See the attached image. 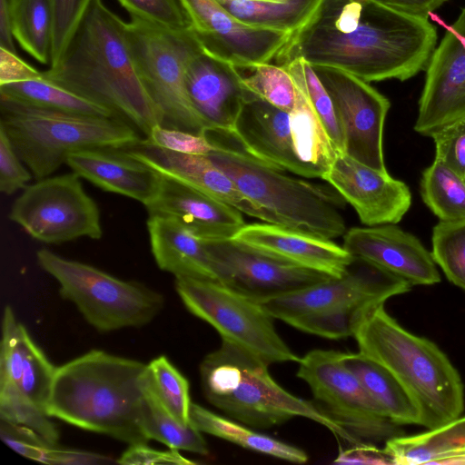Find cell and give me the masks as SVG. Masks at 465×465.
Instances as JSON below:
<instances>
[{
  "label": "cell",
  "instance_id": "1",
  "mask_svg": "<svg viewBox=\"0 0 465 465\" xmlns=\"http://www.w3.org/2000/svg\"><path fill=\"white\" fill-rule=\"evenodd\" d=\"M436 43L437 31L428 18L375 0H319L274 60L282 65L302 58L368 83L405 81L427 67Z\"/></svg>",
  "mask_w": 465,
  "mask_h": 465
},
{
  "label": "cell",
  "instance_id": "2",
  "mask_svg": "<svg viewBox=\"0 0 465 465\" xmlns=\"http://www.w3.org/2000/svg\"><path fill=\"white\" fill-rule=\"evenodd\" d=\"M45 78L114 111L145 135L162 125L134 57L127 23L103 0H92L59 62Z\"/></svg>",
  "mask_w": 465,
  "mask_h": 465
},
{
  "label": "cell",
  "instance_id": "3",
  "mask_svg": "<svg viewBox=\"0 0 465 465\" xmlns=\"http://www.w3.org/2000/svg\"><path fill=\"white\" fill-rule=\"evenodd\" d=\"M146 368L136 360L91 350L55 368L45 412L128 445L147 443L143 422Z\"/></svg>",
  "mask_w": 465,
  "mask_h": 465
},
{
  "label": "cell",
  "instance_id": "4",
  "mask_svg": "<svg viewBox=\"0 0 465 465\" xmlns=\"http://www.w3.org/2000/svg\"><path fill=\"white\" fill-rule=\"evenodd\" d=\"M353 337L359 352L386 368L407 389L429 430L461 416L464 386L447 355L431 341L400 325L384 303L369 310Z\"/></svg>",
  "mask_w": 465,
  "mask_h": 465
},
{
  "label": "cell",
  "instance_id": "5",
  "mask_svg": "<svg viewBox=\"0 0 465 465\" xmlns=\"http://www.w3.org/2000/svg\"><path fill=\"white\" fill-rule=\"evenodd\" d=\"M205 136L214 147L206 156L266 213L269 223L329 240L346 232L340 200L331 190L265 164L230 133L207 131Z\"/></svg>",
  "mask_w": 465,
  "mask_h": 465
},
{
  "label": "cell",
  "instance_id": "6",
  "mask_svg": "<svg viewBox=\"0 0 465 465\" xmlns=\"http://www.w3.org/2000/svg\"><path fill=\"white\" fill-rule=\"evenodd\" d=\"M199 370L206 400L245 425L269 429L303 417L351 445L361 443L315 403L281 387L266 363L228 341L222 340L220 347L203 358Z\"/></svg>",
  "mask_w": 465,
  "mask_h": 465
},
{
  "label": "cell",
  "instance_id": "7",
  "mask_svg": "<svg viewBox=\"0 0 465 465\" xmlns=\"http://www.w3.org/2000/svg\"><path fill=\"white\" fill-rule=\"evenodd\" d=\"M411 284L371 262L354 258L341 278H331L261 304L274 319L329 339L353 336L362 316Z\"/></svg>",
  "mask_w": 465,
  "mask_h": 465
},
{
  "label": "cell",
  "instance_id": "8",
  "mask_svg": "<svg viewBox=\"0 0 465 465\" xmlns=\"http://www.w3.org/2000/svg\"><path fill=\"white\" fill-rule=\"evenodd\" d=\"M0 126L33 176H50L74 152L122 149L141 138L120 117L68 114L0 99Z\"/></svg>",
  "mask_w": 465,
  "mask_h": 465
},
{
  "label": "cell",
  "instance_id": "9",
  "mask_svg": "<svg viewBox=\"0 0 465 465\" xmlns=\"http://www.w3.org/2000/svg\"><path fill=\"white\" fill-rule=\"evenodd\" d=\"M36 260L59 283L63 299L73 302L100 332L144 326L163 308V296L140 282L118 279L46 248L37 251Z\"/></svg>",
  "mask_w": 465,
  "mask_h": 465
},
{
  "label": "cell",
  "instance_id": "10",
  "mask_svg": "<svg viewBox=\"0 0 465 465\" xmlns=\"http://www.w3.org/2000/svg\"><path fill=\"white\" fill-rule=\"evenodd\" d=\"M127 33L140 76L157 108L162 126L204 134L207 125L189 96L185 71L200 45L191 29L172 31L130 16Z\"/></svg>",
  "mask_w": 465,
  "mask_h": 465
},
{
  "label": "cell",
  "instance_id": "11",
  "mask_svg": "<svg viewBox=\"0 0 465 465\" xmlns=\"http://www.w3.org/2000/svg\"><path fill=\"white\" fill-rule=\"evenodd\" d=\"M174 286L186 309L208 322L228 341L267 365L299 362L280 337L273 317L257 302L242 296L216 281L175 277Z\"/></svg>",
  "mask_w": 465,
  "mask_h": 465
},
{
  "label": "cell",
  "instance_id": "12",
  "mask_svg": "<svg viewBox=\"0 0 465 465\" xmlns=\"http://www.w3.org/2000/svg\"><path fill=\"white\" fill-rule=\"evenodd\" d=\"M298 363L297 376L309 385L317 407L359 442L375 444L404 434L344 365L341 351L313 350Z\"/></svg>",
  "mask_w": 465,
  "mask_h": 465
},
{
  "label": "cell",
  "instance_id": "13",
  "mask_svg": "<svg viewBox=\"0 0 465 465\" xmlns=\"http://www.w3.org/2000/svg\"><path fill=\"white\" fill-rule=\"evenodd\" d=\"M9 219L32 238L48 244L103 236L98 205L74 172L27 185L12 203Z\"/></svg>",
  "mask_w": 465,
  "mask_h": 465
},
{
  "label": "cell",
  "instance_id": "14",
  "mask_svg": "<svg viewBox=\"0 0 465 465\" xmlns=\"http://www.w3.org/2000/svg\"><path fill=\"white\" fill-rule=\"evenodd\" d=\"M332 102L344 142V153L382 173L383 128L389 99L368 82L343 70L312 65Z\"/></svg>",
  "mask_w": 465,
  "mask_h": 465
},
{
  "label": "cell",
  "instance_id": "15",
  "mask_svg": "<svg viewBox=\"0 0 465 465\" xmlns=\"http://www.w3.org/2000/svg\"><path fill=\"white\" fill-rule=\"evenodd\" d=\"M203 242L216 282L259 303L332 278L275 259L232 238Z\"/></svg>",
  "mask_w": 465,
  "mask_h": 465
},
{
  "label": "cell",
  "instance_id": "16",
  "mask_svg": "<svg viewBox=\"0 0 465 465\" xmlns=\"http://www.w3.org/2000/svg\"><path fill=\"white\" fill-rule=\"evenodd\" d=\"M201 48L232 65L270 63L292 33L246 25L217 0H179Z\"/></svg>",
  "mask_w": 465,
  "mask_h": 465
},
{
  "label": "cell",
  "instance_id": "17",
  "mask_svg": "<svg viewBox=\"0 0 465 465\" xmlns=\"http://www.w3.org/2000/svg\"><path fill=\"white\" fill-rule=\"evenodd\" d=\"M459 120H465V8L430 56L413 128L430 136Z\"/></svg>",
  "mask_w": 465,
  "mask_h": 465
},
{
  "label": "cell",
  "instance_id": "18",
  "mask_svg": "<svg viewBox=\"0 0 465 465\" xmlns=\"http://www.w3.org/2000/svg\"><path fill=\"white\" fill-rule=\"evenodd\" d=\"M358 214L366 226L396 224L411 205V193L402 181L338 153L322 176Z\"/></svg>",
  "mask_w": 465,
  "mask_h": 465
},
{
  "label": "cell",
  "instance_id": "19",
  "mask_svg": "<svg viewBox=\"0 0 465 465\" xmlns=\"http://www.w3.org/2000/svg\"><path fill=\"white\" fill-rule=\"evenodd\" d=\"M342 246L354 258L388 271L411 285L440 282L431 252L415 235L395 224L352 227L343 234Z\"/></svg>",
  "mask_w": 465,
  "mask_h": 465
},
{
  "label": "cell",
  "instance_id": "20",
  "mask_svg": "<svg viewBox=\"0 0 465 465\" xmlns=\"http://www.w3.org/2000/svg\"><path fill=\"white\" fill-rule=\"evenodd\" d=\"M185 80L191 101L207 131L231 134L242 104L252 94L235 67L199 46L188 59Z\"/></svg>",
  "mask_w": 465,
  "mask_h": 465
},
{
  "label": "cell",
  "instance_id": "21",
  "mask_svg": "<svg viewBox=\"0 0 465 465\" xmlns=\"http://www.w3.org/2000/svg\"><path fill=\"white\" fill-rule=\"evenodd\" d=\"M144 207L149 215L177 220L203 241L231 239L246 224L234 207L163 174L155 195Z\"/></svg>",
  "mask_w": 465,
  "mask_h": 465
},
{
  "label": "cell",
  "instance_id": "22",
  "mask_svg": "<svg viewBox=\"0 0 465 465\" xmlns=\"http://www.w3.org/2000/svg\"><path fill=\"white\" fill-rule=\"evenodd\" d=\"M249 154L280 171L319 178L294 151L289 113L252 94L242 104L231 133Z\"/></svg>",
  "mask_w": 465,
  "mask_h": 465
},
{
  "label": "cell",
  "instance_id": "23",
  "mask_svg": "<svg viewBox=\"0 0 465 465\" xmlns=\"http://www.w3.org/2000/svg\"><path fill=\"white\" fill-rule=\"evenodd\" d=\"M122 149L157 173L191 185L242 213L268 223L266 213L242 194L233 181L206 155L170 151L144 139Z\"/></svg>",
  "mask_w": 465,
  "mask_h": 465
},
{
  "label": "cell",
  "instance_id": "24",
  "mask_svg": "<svg viewBox=\"0 0 465 465\" xmlns=\"http://www.w3.org/2000/svg\"><path fill=\"white\" fill-rule=\"evenodd\" d=\"M275 259L341 278L354 261L343 246L331 240L277 224H245L232 238Z\"/></svg>",
  "mask_w": 465,
  "mask_h": 465
},
{
  "label": "cell",
  "instance_id": "25",
  "mask_svg": "<svg viewBox=\"0 0 465 465\" xmlns=\"http://www.w3.org/2000/svg\"><path fill=\"white\" fill-rule=\"evenodd\" d=\"M100 189L145 205L156 193L161 174L123 149L91 148L72 153L65 163Z\"/></svg>",
  "mask_w": 465,
  "mask_h": 465
},
{
  "label": "cell",
  "instance_id": "26",
  "mask_svg": "<svg viewBox=\"0 0 465 465\" xmlns=\"http://www.w3.org/2000/svg\"><path fill=\"white\" fill-rule=\"evenodd\" d=\"M55 368L6 305L2 321L0 378L45 411Z\"/></svg>",
  "mask_w": 465,
  "mask_h": 465
},
{
  "label": "cell",
  "instance_id": "27",
  "mask_svg": "<svg viewBox=\"0 0 465 465\" xmlns=\"http://www.w3.org/2000/svg\"><path fill=\"white\" fill-rule=\"evenodd\" d=\"M146 224L151 251L161 270L175 277L216 281L203 240L172 217L149 215Z\"/></svg>",
  "mask_w": 465,
  "mask_h": 465
},
{
  "label": "cell",
  "instance_id": "28",
  "mask_svg": "<svg viewBox=\"0 0 465 465\" xmlns=\"http://www.w3.org/2000/svg\"><path fill=\"white\" fill-rule=\"evenodd\" d=\"M344 365L396 424L421 423L420 409L407 389L386 368L361 352H341Z\"/></svg>",
  "mask_w": 465,
  "mask_h": 465
},
{
  "label": "cell",
  "instance_id": "29",
  "mask_svg": "<svg viewBox=\"0 0 465 465\" xmlns=\"http://www.w3.org/2000/svg\"><path fill=\"white\" fill-rule=\"evenodd\" d=\"M384 450L394 465H445L465 453V416L423 433L393 437L385 441Z\"/></svg>",
  "mask_w": 465,
  "mask_h": 465
},
{
  "label": "cell",
  "instance_id": "30",
  "mask_svg": "<svg viewBox=\"0 0 465 465\" xmlns=\"http://www.w3.org/2000/svg\"><path fill=\"white\" fill-rule=\"evenodd\" d=\"M190 421L201 432L223 439L252 451L299 464L307 462L309 459L306 452L300 448L258 433L193 402L190 408Z\"/></svg>",
  "mask_w": 465,
  "mask_h": 465
},
{
  "label": "cell",
  "instance_id": "31",
  "mask_svg": "<svg viewBox=\"0 0 465 465\" xmlns=\"http://www.w3.org/2000/svg\"><path fill=\"white\" fill-rule=\"evenodd\" d=\"M0 99L62 113L119 117L111 109L86 100L45 76L0 85Z\"/></svg>",
  "mask_w": 465,
  "mask_h": 465
},
{
  "label": "cell",
  "instance_id": "32",
  "mask_svg": "<svg viewBox=\"0 0 465 465\" xmlns=\"http://www.w3.org/2000/svg\"><path fill=\"white\" fill-rule=\"evenodd\" d=\"M15 40L34 59L52 61L54 11L51 0H8Z\"/></svg>",
  "mask_w": 465,
  "mask_h": 465
},
{
  "label": "cell",
  "instance_id": "33",
  "mask_svg": "<svg viewBox=\"0 0 465 465\" xmlns=\"http://www.w3.org/2000/svg\"><path fill=\"white\" fill-rule=\"evenodd\" d=\"M289 117L293 148L298 159L322 178L331 166L338 152L318 116L298 89Z\"/></svg>",
  "mask_w": 465,
  "mask_h": 465
},
{
  "label": "cell",
  "instance_id": "34",
  "mask_svg": "<svg viewBox=\"0 0 465 465\" xmlns=\"http://www.w3.org/2000/svg\"><path fill=\"white\" fill-rule=\"evenodd\" d=\"M241 23L293 33L310 16L319 0H217Z\"/></svg>",
  "mask_w": 465,
  "mask_h": 465
},
{
  "label": "cell",
  "instance_id": "35",
  "mask_svg": "<svg viewBox=\"0 0 465 465\" xmlns=\"http://www.w3.org/2000/svg\"><path fill=\"white\" fill-rule=\"evenodd\" d=\"M0 436L18 454L46 464L91 465L114 462L110 457L99 453L62 447L32 429L1 419Z\"/></svg>",
  "mask_w": 465,
  "mask_h": 465
},
{
  "label": "cell",
  "instance_id": "36",
  "mask_svg": "<svg viewBox=\"0 0 465 465\" xmlns=\"http://www.w3.org/2000/svg\"><path fill=\"white\" fill-rule=\"evenodd\" d=\"M147 369V368H146ZM143 422L149 440H158L168 448L208 455L207 442L192 423L183 424L163 405L153 390L146 373Z\"/></svg>",
  "mask_w": 465,
  "mask_h": 465
},
{
  "label": "cell",
  "instance_id": "37",
  "mask_svg": "<svg viewBox=\"0 0 465 465\" xmlns=\"http://www.w3.org/2000/svg\"><path fill=\"white\" fill-rule=\"evenodd\" d=\"M420 196L439 221L465 219V179L434 158L420 179Z\"/></svg>",
  "mask_w": 465,
  "mask_h": 465
},
{
  "label": "cell",
  "instance_id": "38",
  "mask_svg": "<svg viewBox=\"0 0 465 465\" xmlns=\"http://www.w3.org/2000/svg\"><path fill=\"white\" fill-rule=\"evenodd\" d=\"M233 66L248 91L282 111H292L297 97V88L283 66L270 63H249Z\"/></svg>",
  "mask_w": 465,
  "mask_h": 465
},
{
  "label": "cell",
  "instance_id": "39",
  "mask_svg": "<svg viewBox=\"0 0 465 465\" xmlns=\"http://www.w3.org/2000/svg\"><path fill=\"white\" fill-rule=\"evenodd\" d=\"M281 66L291 74L295 86L318 116L337 152L344 153L343 135L332 102L312 66L302 58Z\"/></svg>",
  "mask_w": 465,
  "mask_h": 465
},
{
  "label": "cell",
  "instance_id": "40",
  "mask_svg": "<svg viewBox=\"0 0 465 465\" xmlns=\"http://www.w3.org/2000/svg\"><path fill=\"white\" fill-rule=\"evenodd\" d=\"M148 381L166 410L183 424H190V385L188 380L161 355L151 361L146 369Z\"/></svg>",
  "mask_w": 465,
  "mask_h": 465
},
{
  "label": "cell",
  "instance_id": "41",
  "mask_svg": "<svg viewBox=\"0 0 465 465\" xmlns=\"http://www.w3.org/2000/svg\"><path fill=\"white\" fill-rule=\"evenodd\" d=\"M430 252L446 278L465 291V219L439 221L432 229Z\"/></svg>",
  "mask_w": 465,
  "mask_h": 465
},
{
  "label": "cell",
  "instance_id": "42",
  "mask_svg": "<svg viewBox=\"0 0 465 465\" xmlns=\"http://www.w3.org/2000/svg\"><path fill=\"white\" fill-rule=\"evenodd\" d=\"M0 419L32 429L49 441L58 443L59 431L51 417L4 378H0Z\"/></svg>",
  "mask_w": 465,
  "mask_h": 465
},
{
  "label": "cell",
  "instance_id": "43",
  "mask_svg": "<svg viewBox=\"0 0 465 465\" xmlns=\"http://www.w3.org/2000/svg\"><path fill=\"white\" fill-rule=\"evenodd\" d=\"M128 12L157 26L172 31L191 29L189 20L179 0H117Z\"/></svg>",
  "mask_w": 465,
  "mask_h": 465
},
{
  "label": "cell",
  "instance_id": "44",
  "mask_svg": "<svg viewBox=\"0 0 465 465\" xmlns=\"http://www.w3.org/2000/svg\"><path fill=\"white\" fill-rule=\"evenodd\" d=\"M54 11L52 61L56 64L92 0H51Z\"/></svg>",
  "mask_w": 465,
  "mask_h": 465
},
{
  "label": "cell",
  "instance_id": "45",
  "mask_svg": "<svg viewBox=\"0 0 465 465\" xmlns=\"http://www.w3.org/2000/svg\"><path fill=\"white\" fill-rule=\"evenodd\" d=\"M430 137L434 142L435 159L465 179V120L446 124Z\"/></svg>",
  "mask_w": 465,
  "mask_h": 465
},
{
  "label": "cell",
  "instance_id": "46",
  "mask_svg": "<svg viewBox=\"0 0 465 465\" xmlns=\"http://www.w3.org/2000/svg\"><path fill=\"white\" fill-rule=\"evenodd\" d=\"M144 140L158 147L182 153L207 155L214 149L205 134H195L162 125L153 127Z\"/></svg>",
  "mask_w": 465,
  "mask_h": 465
},
{
  "label": "cell",
  "instance_id": "47",
  "mask_svg": "<svg viewBox=\"0 0 465 465\" xmlns=\"http://www.w3.org/2000/svg\"><path fill=\"white\" fill-rule=\"evenodd\" d=\"M32 175L0 126V191L10 195L25 189Z\"/></svg>",
  "mask_w": 465,
  "mask_h": 465
},
{
  "label": "cell",
  "instance_id": "48",
  "mask_svg": "<svg viewBox=\"0 0 465 465\" xmlns=\"http://www.w3.org/2000/svg\"><path fill=\"white\" fill-rule=\"evenodd\" d=\"M116 463L126 465L195 464L193 460L183 457L179 450L169 448L168 450H158L150 448L147 443L129 445Z\"/></svg>",
  "mask_w": 465,
  "mask_h": 465
},
{
  "label": "cell",
  "instance_id": "49",
  "mask_svg": "<svg viewBox=\"0 0 465 465\" xmlns=\"http://www.w3.org/2000/svg\"><path fill=\"white\" fill-rule=\"evenodd\" d=\"M333 463L341 465H394L392 458L384 448L380 449L375 444L367 442L341 450Z\"/></svg>",
  "mask_w": 465,
  "mask_h": 465
},
{
  "label": "cell",
  "instance_id": "50",
  "mask_svg": "<svg viewBox=\"0 0 465 465\" xmlns=\"http://www.w3.org/2000/svg\"><path fill=\"white\" fill-rule=\"evenodd\" d=\"M43 76V72L27 64L16 53L0 47V85Z\"/></svg>",
  "mask_w": 465,
  "mask_h": 465
},
{
  "label": "cell",
  "instance_id": "51",
  "mask_svg": "<svg viewBox=\"0 0 465 465\" xmlns=\"http://www.w3.org/2000/svg\"><path fill=\"white\" fill-rule=\"evenodd\" d=\"M401 13L428 18V15L439 8L448 0H375Z\"/></svg>",
  "mask_w": 465,
  "mask_h": 465
},
{
  "label": "cell",
  "instance_id": "52",
  "mask_svg": "<svg viewBox=\"0 0 465 465\" xmlns=\"http://www.w3.org/2000/svg\"><path fill=\"white\" fill-rule=\"evenodd\" d=\"M8 0H0V47L16 53Z\"/></svg>",
  "mask_w": 465,
  "mask_h": 465
}]
</instances>
